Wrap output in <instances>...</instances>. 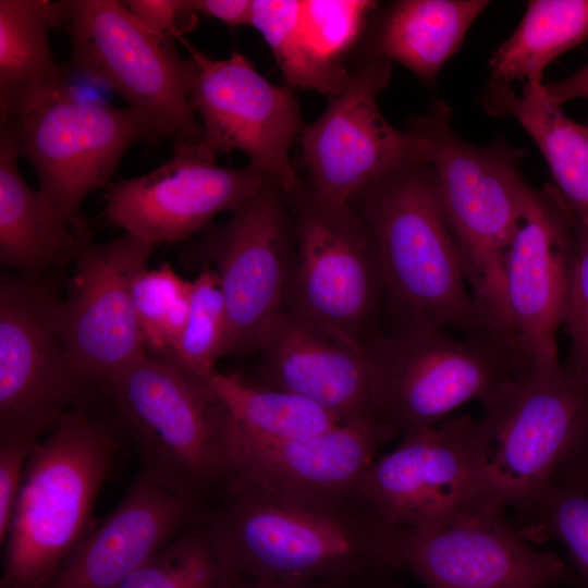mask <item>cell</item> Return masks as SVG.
<instances>
[{"mask_svg":"<svg viewBox=\"0 0 588 588\" xmlns=\"http://www.w3.org/2000/svg\"><path fill=\"white\" fill-rule=\"evenodd\" d=\"M219 495L200 520L235 577L343 585L397 569V528L383 523L360 491L290 495L229 481Z\"/></svg>","mask_w":588,"mask_h":588,"instance_id":"obj_1","label":"cell"},{"mask_svg":"<svg viewBox=\"0 0 588 588\" xmlns=\"http://www.w3.org/2000/svg\"><path fill=\"white\" fill-rule=\"evenodd\" d=\"M408 128L428 145V162L482 328L520 351L509 309L504 270L531 187L520 170L525 150L502 136L487 145L465 140L453 127L452 109L439 99L412 118Z\"/></svg>","mask_w":588,"mask_h":588,"instance_id":"obj_2","label":"cell"},{"mask_svg":"<svg viewBox=\"0 0 588 588\" xmlns=\"http://www.w3.org/2000/svg\"><path fill=\"white\" fill-rule=\"evenodd\" d=\"M348 204L373 236L390 318L466 334L488 333L479 321L428 161L392 170Z\"/></svg>","mask_w":588,"mask_h":588,"instance_id":"obj_3","label":"cell"},{"mask_svg":"<svg viewBox=\"0 0 588 588\" xmlns=\"http://www.w3.org/2000/svg\"><path fill=\"white\" fill-rule=\"evenodd\" d=\"M97 391L140 473L201 510L220 493L231 473L234 421L205 378L146 354Z\"/></svg>","mask_w":588,"mask_h":588,"instance_id":"obj_4","label":"cell"},{"mask_svg":"<svg viewBox=\"0 0 588 588\" xmlns=\"http://www.w3.org/2000/svg\"><path fill=\"white\" fill-rule=\"evenodd\" d=\"M120 437L112 421L81 405L34 445L4 541L1 588H46L89 534Z\"/></svg>","mask_w":588,"mask_h":588,"instance_id":"obj_5","label":"cell"},{"mask_svg":"<svg viewBox=\"0 0 588 588\" xmlns=\"http://www.w3.org/2000/svg\"><path fill=\"white\" fill-rule=\"evenodd\" d=\"M376 417L403 437L486 402L530 360L481 332L466 334L391 318L366 343Z\"/></svg>","mask_w":588,"mask_h":588,"instance_id":"obj_6","label":"cell"},{"mask_svg":"<svg viewBox=\"0 0 588 588\" xmlns=\"http://www.w3.org/2000/svg\"><path fill=\"white\" fill-rule=\"evenodd\" d=\"M475 425L490 503L518 509L552 483L588 430V388L560 362L529 363L482 403Z\"/></svg>","mask_w":588,"mask_h":588,"instance_id":"obj_7","label":"cell"},{"mask_svg":"<svg viewBox=\"0 0 588 588\" xmlns=\"http://www.w3.org/2000/svg\"><path fill=\"white\" fill-rule=\"evenodd\" d=\"M296 245L283 309L366 345L384 310V283L373 236L348 203L303 186L286 195Z\"/></svg>","mask_w":588,"mask_h":588,"instance_id":"obj_8","label":"cell"},{"mask_svg":"<svg viewBox=\"0 0 588 588\" xmlns=\"http://www.w3.org/2000/svg\"><path fill=\"white\" fill-rule=\"evenodd\" d=\"M62 297L46 275H0V441L35 444L95 390L75 373L60 327Z\"/></svg>","mask_w":588,"mask_h":588,"instance_id":"obj_9","label":"cell"},{"mask_svg":"<svg viewBox=\"0 0 588 588\" xmlns=\"http://www.w3.org/2000/svg\"><path fill=\"white\" fill-rule=\"evenodd\" d=\"M65 7L69 68L119 94L164 139L174 144L204 139L188 97L185 58L173 39L149 33L123 1L65 0Z\"/></svg>","mask_w":588,"mask_h":588,"instance_id":"obj_10","label":"cell"},{"mask_svg":"<svg viewBox=\"0 0 588 588\" xmlns=\"http://www.w3.org/2000/svg\"><path fill=\"white\" fill-rule=\"evenodd\" d=\"M7 121L14 125L20 157L34 168L39 189L76 221L84 219V199L109 186L134 144L166 140L139 112L84 101L68 88L35 99Z\"/></svg>","mask_w":588,"mask_h":588,"instance_id":"obj_11","label":"cell"},{"mask_svg":"<svg viewBox=\"0 0 588 588\" xmlns=\"http://www.w3.org/2000/svg\"><path fill=\"white\" fill-rule=\"evenodd\" d=\"M295 245L287 197L268 177L226 222L207 228L183 252L186 264L218 274L229 316L228 355L257 350L262 329L283 309Z\"/></svg>","mask_w":588,"mask_h":588,"instance_id":"obj_12","label":"cell"},{"mask_svg":"<svg viewBox=\"0 0 588 588\" xmlns=\"http://www.w3.org/2000/svg\"><path fill=\"white\" fill-rule=\"evenodd\" d=\"M185 76L204 142L219 154L244 152L252 167L292 195L302 186L291 159L303 121L297 98L286 85H273L241 52L216 60L183 40Z\"/></svg>","mask_w":588,"mask_h":588,"instance_id":"obj_13","label":"cell"},{"mask_svg":"<svg viewBox=\"0 0 588 588\" xmlns=\"http://www.w3.org/2000/svg\"><path fill=\"white\" fill-rule=\"evenodd\" d=\"M505 511L487 504L436 528H397L396 568L425 588H588L555 552L535 549Z\"/></svg>","mask_w":588,"mask_h":588,"instance_id":"obj_14","label":"cell"},{"mask_svg":"<svg viewBox=\"0 0 588 588\" xmlns=\"http://www.w3.org/2000/svg\"><path fill=\"white\" fill-rule=\"evenodd\" d=\"M391 63L367 54L322 114L305 126L301 148L307 186L319 196L350 203L392 170L429 160L426 140L411 128L392 126L379 109Z\"/></svg>","mask_w":588,"mask_h":588,"instance_id":"obj_15","label":"cell"},{"mask_svg":"<svg viewBox=\"0 0 588 588\" xmlns=\"http://www.w3.org/2000/svg\"><path fill=\"white\" fill-rule=\"evenodd\" d=\"M475 425L468 415L450 416L401 437L367 469L362 497L387 525L413 530L436 528L492 504L479 473Z\"/></svg>","mask_w":588,"mask_h":588,"instance_id":"obj_16","label":"cell"},{"mask_svg":"<svg viewBox=\"0 0 588 588\" xmlns=\"http://www.w3.org/2000/svg\"><path fill=\"white\" fill-rule=\"evenodd\" d=\"M155 246L130 233L89 243L74 262L60 327L71 365L97 391L147 354L139 331L133 284L147 269Z\"/></svg>","mask_w":588,"mask_h":588,"instance_id":"obj_17","label":"cell"},{"mask_svg":"<svg viewBox=\"0 0 588 588\" xmlns=\"http://www.w3.org/2000/svg\"><path fill=\"white\" fill-rule=\"evenodd\" d=\"M203 140L174 144L172 156L150 172L113 184L106 195L108 221L151 245L183 241L222 211L248 203L268 176L247 164L217 163Z\"/></svg>","mask_w":588,"mask_h":588,"instance_id":"obj_18","label":"cell"},{"mask_svg":"<svg viewBox=\"0 0 588 588\" xmlns=\"http://www.w3.org/2000/svg\"><path fill=\"white\" fill-rule=\"evenodd\" d=\"M579 223L553 184L530 187L524 217L505 260L512 322L531 363L559 360Z\"/></svg>","mask_w":588,"mask_h":588,"instance_id":"obj_19","label":"cell"},{"mask_svg":"<svg viewBox=\"0 0 588 588\" xmlns=\"http://www.w3.org/2000/svg\"><path fill=\"white\" fill-rule=\"evenodd\" d=\"M252 381L301 395L340 425L378 419L367 346L320 322L281 310L262 329Z\"/></svg>","mask_w":588,"mask_h":588,"instance_id":"obj_20","label":"cell"},{"mask_svg":"<svg viewBox=\"0 0 588 588\" xmlns=\"http://www.w3.org/2000/svg\"><path fill=\"white\" fill-rule=\"evenodd\" d=\"M395 437L379 419L282 440L247 436L234 424L232 467L226 482L290 495L356 492L378 450Z\"/></svg>","mask_w":588,"mask_h":588,"instance_id":"obj_21","label":"cell"},{"mask_svg":"<svg viewBox=\"0 0 588 588\" xmlns=\"http://www.w3.org/2000/svg\"><path fill=\"white\" fill-rule=\"evenodd\" d=\"M201 509L139 473L119 505L89 531L46 588H118Z\"/></svg>","mask_w":588,"mask_h":588,"instance_id":"obj_22","label":"cell"},{"mask_svg":"<svg viewBox=\"0 0 588 588\" xmlns=\"http://www.w3.org/2000/svg\"><path fill=\"white\" fill-rule=\"evenodd\" d=\"M14 125L0 130V262L14 273L38 278L51 267L75 262L91 243L84 219L72 220L19 169Z\"/></svg>","mask_w":588,"mask_h":588,"instance_id":"obj_23","label":"cell"},{"mask_svg":"<svg viewBox=\"0 0 588 588\" xmlns=\"http://www.w3.org/2000/svg\"><path fill=\"white\" fill-rule=\"evenodd\" d=\"M493 117H512L544 157L554 187L578 223L588 230V125L567 117L547 95L542 82L513 85L490 82L478 97Z\"/></svg>","mask_w":588,"mask_h":588,"instance_id":"obj_24","label":"cell"},{"mask_svg":"<svg viewBox=\"0 0 588 588\" xmlns=\"http://www.w3.org/2000/svg\"><path fill=\"white\" fill-rule=\"evenodd\" d=\"M65 1L0 0V117L69 86L70 70L51 52L49 34L64 25Z\"/></svg>","mask_w":588,"mask_h":588,"instance_id":"obj_25","label":"cell"},{"mask_svg":"<svg viewBox=\"0 0 588 588\" xmlns=\"http://www.w3.org/2000/svg\"><path fill=\"white\" fill-rule=\"evenodd\" d=\"M486 0H399L376 27L368 56L394 61L427 83H436L445 62L461 48Z\"/></svg>","mask_w":588,"mask_h":588,"instance_id":"obj_26","label":"cell"},{"mask_svg":"<svg viewBox=\"0 0 588 588\" xmlns=\"http://www.w3.org/2000/svg\"><path fill=\"white\" fill-rule=\"evenodd\" d=\"M588 38V0H532L489 60L490 82H542L549 63Z\"/></svg>","mask_w":588,"mask_h":588,"instance_id":"obj_27","label":"cell"},{"mask_svg":"<svg viewBox=\"0 0 588 588\" xmlns=\"http://www.w3.org/2000/svg\"><path fill=\"white\" fill-rule=\"evenodd\" d=\"M206 380L228 408L236 428L247 436L296 439L316 436L340 425L316 403L258 384L237 373L216 371Z\"/></svg>","mask_w":588,"mask_h":588,"instance_id":"obj_28","label":"cell"},{"mask_svg":"<svg viewBox=\"0 0 588 588\" xmlns=\"http://www.w3.org/2000/svg\"><path fill=\"white\" fill-rule=\"evenodd\" d=\"M302 0H253L250 26L270 47L289 86L323 94L329 98L346 85L351 71L321 59L301 26Z\"/></svg>","mask_w":588,"mask_h":588,"instance_id":"obj_29","label":"cell"},{"mask_svg":"<svg viewBox=\"0 0 588 588\" xmlns=\"http://www.w3.org/2000/svg\"><path fill=\"white\" fill-rule=\"evenodd\" d=\"M531 542L555 540L567 551L572 567L588 585V490L552 482L516 509L513 522Z\"/></svg>","mask_w":588,"mask_h":588,"instance_id":"obj_30","label":"cell"},{"mask_svg":"<svg viewBox=\"0 0 588 588\" xmlns=\"http://www.w3.org/2000/svg\"><path fill=\"white\" fill-rule=\"evenodd\" d=\"M230 578L199 519L152 554L118 588H226Z\"/></svg>","mask_w":588,"mask_h":588,"instance_id":"obj_31","label":"cell"},{"mask_svg":"<svg viewBox=\"0 0 588 588\" xmlns=\"http://www.w3.org/2000/svg\"><path fill=\"white\" fill-rule=\"evenodd\" d=\"M192 282L169 264L145 269L133 284L135 314L146 352L173 360L191 307Z\"/></svg>","mask_w":588,"mask_h":588,"instance_id":"obj_32","label":"cell"},{"mask_svg":"<svg viewBox=\"0 0 588 588\" xmlns=\"http://www.w3.org/2000/svg\"><path fill=\"white\" fill-rule=\"evenodd\" d=\"M228 343L229 316L219 278L204 267L192 281L189 313L173 362L207 379L228 355Z\"/></svg>","mask_w":588,"mask_h":588,"instance_id":"obj_33","label":"cell"},{"mask_svg":"<svg viewBox=\"0 0 588 588\" xmlns=\"http://www.w3.org/2000/svg\"><path fill=\"white\" fill-rule=\"evenodd\" d=\"M377 5L370 0H302V30L321 59L343 64L341 58L360 37Z\"/></svg>","mask_w":588,"mask_h":588,"instance_id":"obj_34","label":"cell"},{"mask_svg":"<svg viewBox=\"0 0 588 588\" xmlns=\"http://www.w3.org/2000/svg\"><path fill=\"white\" fill-rule=\"evenodd\" d=\"M563 326L571 340L566 371L588 388V230L579 224Z\"/></svg>","mask_w":588,"mask_h":588,"instance_id":"obj_35","label":"cell"},{"mask_svg":"<svg viewBox=\"0 0 588 588\" xmlns=\"http://www.w3.org/2000/svg\"><path fill=\"white\" fill-rule=\"evenodd\" d=\"M123 3L144 28L160 39H173L186 33L181 21L188 28L196 22L197 13L188 0H127Z\"/></svg>","mask_w":588,"mask_h":588,"instance_id":"obj_36","label":"cell"},{"mask_svg":"<svg viewBox=\"0 0 588 588\" xmlns=\"http://www.w3.org/2000/svg\"><path fill=\"white\" fill-rule=\"evenodd\" d=\"M36 444V443H35ZM35 444L0 441V542L7 539L28 456Z\"/></svg>","mask_w":588,"mask_h":588,"instance_id":"obj_37","label":"cell"},{"mask_svg":"<svg viewBox=\"0 0 588 588\" xmlns=\"http://www.w3.org/2000/svg\"><path fill=\"white\" fill-rule=\"evenodd\" d=\"M197 14L225 23L230 27L250 25L253 0H188Z\"/></svg>","mask_w":588,"mask_h":588,"instance_id":"obj_38","label":"cell"},{"mask_svg":"<svg viewBox=\"0 0 588 588\" xmlns=\"http://www.w3.org/2000/svg\"><path fill=\"white\" fill-rule=\"evenodd\" d=\"M543 86L548 97L561 107L574 99H588V63L567 77Z\"/></svg>","mask_w":588,"mask_h":588,"instance_id":"obj_39","label":"cell"},{"mask_svg":"<svg viewBox=\"0 0 588 588\" xmlns=\"http://www.w3.org/2000/svg\"><path fill=\"white\" fill-rule=\"evenodd\" d=\"M553 482L569 483L588 490V430Z\"/></svg>","mask_w":588,"mask_h":588,"instance_id":"obj_40","label":"cell"},{"mask_svg":"<svg viewBox=\"0 0 588 588\" xmlns=\"http://www.w3.org/2000/svg\"><path fill=\"white\" fill-rule=\"evenodd\" d=\"M341 585L244 579L231 575L226 588H339Z\"/></svg>","mask_w":588,"mask_h":588,"instance_id":"obj_41","label":"cell"},{"mask_svg":"<svg viewBox=\"0 0 588 588\" xmlns=\"http://www.w3.org/2000/svg\"><path fill=\"white\" fill-rule=\"evenodd\" d=\"M387 575L372 576L347 584L341 585L339 588H396L394 585L385 580Z\"/></svg>","mask_w":588,"mask_h":588,"instance_id":"obj_42","label":"cell"},{"mask_svg":"<svg viewBox=\"0 0 588 588\" xmlns=\"http://www.w3.org/2000/svg\"><path fill=\"white\" fill-rule=\"evenodd\" d=\"M586 124L588 125V118H587V123Z\"/></svg>","mask_w":588,"mask_h":588,"instance_id":"obj_43","label":"cell"}]
</instances>
